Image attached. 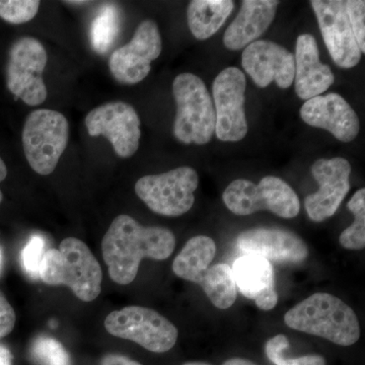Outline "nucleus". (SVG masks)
Here are the masks:
<instances>
[{"mask_svg":"<svg viewBox=\"0 0 365 365\" xmlns=\"http://www.w3.org/2000/svg\"><path fill=\"white\" fill-rule=\"evenodd\" d=\"M31 354L39 365H71V357L58 341L40 336L34 341Z\"/></svg>","mask_w":365,"mask_h":365,"instance_id":"nucleus-26","label":"nucleus"},{"mask_svg":"<svg viewBox=\"0 0 365 365\" xmlns=\"http://www.w3.org/2000/svg\"><path fill=\"white\" fill-rule=\"evenodd\" d=\"M11 353L4 345L0 344V365H11Z\"/></svg>","mask_w":365,"mask_h":365,"instance_id":"nucleus-33","label":"nucleus"},{"mask_svg":"<svg viewBox=\"0 0 365 365\" xmlns=\"http://www.w3.org/2000/svg\"><path fill=\"white\" fill-rule=\"evenodd\" d=\"M86 127L91 137L104 136L111 143L117 155L131 158L140 143V119L131 105L110 102L86 115Z\"/></svg>","mask_w":365,"mask_h":365,"instance_id":"nucleus-11","label":"nucleus"},{"mask_svg":"<svg viewBox=\"0 0 365 365\" xmlns=\"http://www.w3.org/2000/svg\"><path fill=\"white\" fill-rule=\"evenodd\" d=\"M16 313L4 294L0 292V339L9 335L16 325Z\"/></svg>","mask_w":365,"mask_h":365,"instance_id":"nucleus-31","label":"nucleus"},{"mask_svg":"<svg viewBox=\"0 0 365 365\" xmlns=\"http://www.w3.org/2000/svg\"><path fill=\"white\" fill-rule=\"evenodd\" d=\"M2 261H4V258H2V252L1 249H0V273H1L2 270Z\"/></svg>","mask_w":365,"mask_h":365,"instance_id":"nucleus-37","label":"nucleus"},{"mask_svg":"<svg viewBox=\"0 0 365 365\" xmlns=\"http://www.w3.org/2000/svg\"><path fill=\"white\" fill-rule=\"evenodd\" d=\"M46 252V241L41 235H33L21 251V265L26 275L32 279L40 278Z\"/></svg>","mask_w":365,"mask_h":365,"instance_id":"nucleus-29","label":"nucleus"},{"mask_svg":"<svg viewBox=\"0 0 365 365\" xmlns=\"http://www.w3.org/2000/svg\"><path fill=\"white\" fill-rule=\"evenodd\" d=\"M7 176V169L6 163H4L2 158H0V182L4 181Z\"/></svg>","mask_w":365,"mask_h":365,"instance_id":"nucleus-35","label":"nucleus"},{"mask_svg":"<svg viewBox=\"0 0 365 365\" xmlns=\"http://www.w3.org/2000/svg\"><path fill=\"white\" fill-rule=\"evenodd\" d=\"M232 270L235 285L245 297L255 300L262 311H271L276 307L278 294L271 262L246 255L235 260Z\"/></svg>","mask_w":365,"mask_h":365,"instance_id":"nucleus-19","label":"nucleus"},{"mask_svg":"<svg viewBox=\"0 0 365 365\" xmlns=\"http://www.w3.org/2000/svg\"><path fill=\"white\" fill-rule=\"evenodd\" d=\"M278 6L276 0H244L241 11L225 31L223 44L237 51L258 41L273 23Z\"/></svg>","mask_w":365,"mask_h":365,"instance_id":"nucleus-20","label":"nucleus"},{"mask_svg":"<svg viewBox=\"0 0 365 365\" xmlns=\"http://www.w3.org/2000/svg\"><path fill=\"white\" fill-rule=\"evenodd\" d=\"M285 324L299 332L318 336L340 346L360 338L359 318L343 300L329 294H314L285 314Z\"/></svg>","mask_w":365,"mask_h":365,"instance_id":"nucleus-2","label":"nucleus"},{"mask_svg":"<svg viewBox=\"0 0 365 365\" xmlns=\"http://www.w3.org/2000/svg\"><path fill=\"white\" fill-rule=\"evenodd\" d=\"M242 66L259 88L272 81L280 88H290L294 81V55L271 41H255L245 48Z\"/></svg>","mask_w":365,"mask_h":365,"instance_id":"nucleus-15","label":"nucleus"},{"mask_svg":"<svg viewBox=\"0 0 365 365\" xmlns=\"http://www.w3.org/2000/svg\"><path fill=\"white\" fill-rule=\"evenodd\" d=\"M102 365H143L122 355H108L103 359Z\"/></svg>","mask_w":365,"mask_h":365,"instance_id":"nucleus-32","label":"nucleus"},{"mask_svg":"<svg viewBox=\"0 0 365 365\" xmlns=\"http://www.w3.org/2000/svg\"><path fill=\"white\" fill-rule=\"evenodd\" d=\"M237 247L248 256L260 257L277 263H302L309 256L306 242L289 230L257 227L245 230L237 239Z\"/></svg>","mask_w":365,"mask_h":365,"instance_id":"nucleus-17","label":"nucleus"},{"mask_svg":"<svg viewBox=\"0 0 365 365\" xmlns=\"http://www.w3.org/2000/svg\"><path fill=\"white\" fill-rule=\"evenodd\" d=\"M47 61L44 46L33 37L16 40L9 50L7 88L31 107L43 104L47 98V88L43 79Z\"/></svg>","mask_w":365,"mask_h":365,"instance_id":"nucleus-9","label":"nucleus"},{"mask_svg":"<svg viewBox=\"0 0 365 365\" xmlns=\"http://www.w3.org/2000/svg\"><path fill=\"white\" fill-rule=\"evenodd\" d=\"M2 199H4V195H2V192L0 191V203L2 202Z\"/></svg>","mask_w":365,"mask_h":365,"instance_id":"nucleus-39","label":"nucleus"},{"mask_svg":"<svg viewBox=\"0 0 365 365\" xmlns=\"http://www.w3.org/2000/svg\"><path fill=\"white\" fill-rule=\"evenodd\" d=\"M300 117L309 126L330 132L341 143H351L359 133V118L339 93L309 98L302 105Z\"/></svg>","mask_w":365,"mask_h":365,"instance_id":"nucleus-16","label":"nucleus"},{"mask_svg":"<svg viewBox=\"0 0 365 365\" xmlns=\"http://www.w3.org/2000/svg\"><path fill=\"white\" fill-rule=\"evenodd\" d=\"M175 247L176 237L168 228L143 227L126 215L113 220L102 242L103 257L110 277L121 285L135 279L143 259L165 260Z\"/></svg>","mask_w":365,"mask_h":365,"instance_id":"nucleus-1","label":"nucleus"},{"mask_svg":"<svg viewBox=\"0 0 365 365\" xmlns=\"http://www.w3.org/2000/svg\"><path fill=\"white\" fill-rule=\"evenodd\" d=\"M68 4H88L86 1H68Z\"/></svg>","mask_w":365,"mask_h":365,"instance_id":"nucleus-38","label":"nucleus"},{"mask_svg":"<svg viewBox=\"0 0 365 365\" xmlns=\"http://www.w3.org/2000/svg\"><path fill=\"white\" fill-rule=\"evenodd\" d=\"M319 189L306 198L307 215L314 222L332 217L350 191L351 165L346 158H319L311 168Z\"/></svg>","mask_w":365,"mask_h":365,"instance_id":"nucleus-13","label":"nucleus"},{"mask_svg":"<svg viewBox=\"0 0 365 365\" xmlns=\"http://www.w3.org/2000/svg\"><path fill=\"white\" fill-rule=\"evenodd\" d=\"M184 365H211V364H204V362H189V364H186Z\"/></svg>","mask_w":365,"mask_h":365,"instance_id":"nucleus-36","label":"nucleus"},{"mask_svg":"<svg viewBox=\"0 0 365 365\" xmlns=\"http://www.w3.org/2000/svg\"><path fill=\"white\" fill-rule=\"evenodd\" d=\"M198 185L195 170L180 167L163 174L140 178L135 184V193L153 212L176 217L193 207L194 192Z\"/></svg>","mask_w":365,"mask_h":365,"instance_id":"nucleus-7","label":"nucleus"},{"mask_svg":"<svg viewBox=\"0 0 365 365\" xmlns=\"http://www.w3.org/2000/svg\"><path fill=\"white\" fill-rule=\"evenodd\" d=\"M327 49L336 66L353 68L361 59V51L353 35L343 0L311 1Z\"/></svg>","mask_w":365,"mask_h":365,"instance_id":"nucleus-14","label":"nucleus"},{"mask_svg":"<svg viewBox=\"0 0 365 365\" xmlns=\"http://www.w3.org/2000/svg\"><path fill=\"white\" fill-rule=\"evenodd\" d=\"M347 206L354 215V222L341 234L339 242L344 249L359 251L365 247V189L359 190Z\"/></svg>","mask_w":365,"mask_h":365,"instance_id":"nucleus-25","label":"nucleus"},{"mask_svg":"<svg viewBox=\"0 0 365 365\" xmlns=\"http://www.w3.org/2000/svg\"><path fill=\"white\" fill-rule=\"evenodd\" d=\"M246 76L237 67L223 69L213 81L215 134L225 143H237L248 133L245 112Z\"/></svg>","mask_w":365,"mask_h":365,"instance_id":"nucleus-10","label":"nucleus"},{"mask_svg":"<svg viewBox=\"0 0 365 365\" xmlns=\"http://www.w3.org/2000/svg\"><path fill=\"white\" fill-rule=\"evenodd\" d=\"M346 13L351 26L353 35L362 54L365 53V2L364 0L345 1Z\"/></svg>","mask_w":365,"mask_h":365,"instance_id":"nucleus-30","label":"nucleus"},{"mask_svg":"<svg viewBox=\"0 0 365 365\" xmlns=\"http://www.w3.org/2000/svg\"><path fill=\"white\" fill-rule=\"evenodd\" d=\"M289 347L287 336L277 335L266 343V355L275 365H326V360L321 355H307L299 359H287L283 351Z\"/></svg>","mask_w":365,"mask_h":365,"instance_id":"nucleus-27","label":"nucleus"},{"mask_svg":"<svg viewBox=\"0 0 365 365\" xmlns=\"http://www.w3.org/2000/svg\"><path fill=\"white\" fill-rule=\"evenodd\" d=\"M216 244L211 237L197 235L190 239L173 263L175 275L196 283L201 274L215 260Z\"/></svg>","mask_w":365,"mask_h":365,"instance_id":"nucleus-22","label":"nucleus"},{"mask_svg":"<svg viewBox=\"0 0 365 365\" xmlns=\"http://www.w3.org/2000/svg\"><path fill=\"white\" fill-rule=\"evenodd\" d=\"M120 13L114 4H106L91 25V47L98 54L109 51L120 30Z\"/></svg>","mask_w":365,"mask_h":365,"instance_id":"nucleus-24","label":"nucleus"},{"mask_svg":"<svg viewBox=\"0 0 365 365\" xmlns=\"http://www.w3.org/2000/svg\"><path fill=\"white\" fill-rule=\"evenodd\" d=\"M295 93L302 100L318 97L335 83L330 66L322 63L314 36H299L295 46Z\"/></svg>","mask_w":365,"mask_h":365,"instance_id":"nucleus-18","label":"nucleus"},{"mask_svg":"<svg viewBox=\"0 0 365 365\" xmlns=\"http://www.w3.org/2000/svg\"><path fill=\"white\" fill-rule=\"evenodd\" d=\"M235 7L230 0H193L188 6L190 31L197 40H207L220 31Z\"/></svg>","mask_w":365,"mask_h":365,"instance_id":"nucleus-21","label":"nucleus"},{"mask_svg":"<svg viewBox=\"0 0 365 365\" xmlns=\"http://www.w3.org/2000/svg\"><path fill=\"white\" fill-rule=\"evenodd\" d=\"M40 278L48 285H66L83 302L95 300L101 292L103 273L90 248L81 240L67 237L59 249L48 250Z\"/></svg>","mask_w":365,"mask_h":365,"instance_id":"nucleus-3","label":"nucleus"},{"mask_svg":"<svg viewBox=\"0 0 365 365\" xmlns=\"http://www.w3.org/2000/svg\"><path fill=\"white\" fill-rule=\"evenodd\" d=\"M105 328L115 337L133 341L155 353L169 351L178 339V329L169 319L143 307L112 312L105 319Z\"/></svg>","mask_w":365,"mask_h":365,"instance_id":"nucleus-8","label":"nucleus"},{"mask_svg":"<svg viewBox=\"0 0 365 365\" xmlns=\"http://www.w3.org/2000/svg\"><path fill=\"white\" fill-rule=\"evenodd\" d=\"M68 121L61 113L35 110L26 117L23 146L26 160L42 176L52 174L68 143Z\"/></svg>","mask_w":365,"mask_h":365,"instance_id":"nucleus-6","label":"nucleus"},{"mask_svg":"<svg viewBox=\"0 0 365 365\" xmlns=\"http://www.w3.org/2000/svg\"><path fill=\"white\" fill-rule=\"evenodd\" d=\"M162 37L155 21H143L128 44L113 53L109 60L113 78L122 85H136L150 74L151 62L160 57Z\"/></svg>","mask_w":365,"mask_h":365,"instance_id":"nucleus-12","label":"nucleus"},{"mask_svg":"<svg viewBox=\"0 0 365 365\" xmlns=\"http://www.w3.org/2000/svg\"><path fill=\"white\" fill-rule=\"evenodd\" d=\"M228 210L235 215H251L268 210L279 217L299 215L300 202L294 190L280 178L266 176L259 184L239 179L230 182L222 194Z\"/></svg>","mask_w":365,"mask_h":365,"instance_id":"nucleus-5","label":"nucleus"},{"mask_svg":"<svg viewBox=\"0 0 365 365\" xmlns=\"http://www.w3.org/2000/svg\"><path fill=\"white\" fill-rule=\"evenodd\" d=\"M196 284L203 288L213 306L220 309H230L237 299V288L232 270L227 264H216L206 269Z\"/></svg>","mask_w":365,"mask_h":365,"instance_id":"nucleus-23","label":"nucleus"},{"mask_svg":"<svg viewBox=\"0 0 365 365\" xmlns=\"http://www.w3.org/2000/svg\"><path fill=\"white\" fill-rule=\"evenodd\" d=\"M173 95L177 105L175 138L187 145L207 144L215 133V111L202 79L195 74H180L173 83Z\"/></svg>","mask_w":365,"mask_h":365,"instance_id":"nucleus-4","label":"nucleus"},{"mask_svg":"<svg viewBox=\"0 0 365 365\" xmlns=\"http://www.w3.org/2000/svg\"><path fill=\"white\" fill-rule=\"evenodd\" d=\"M222 365H257L254 362L250 361L248 359H228Z\"/></svg>","mask_w":365,"mask_h":365,"instance_id":"nucleus-34","label":"nucleus"},{"mask_svg":"<svg viewBox=\"0 0 365 365\" xmlns=\"http://www.w3.org/2000/svg\"><path fill=\"white\" fill-rule=\"evenodd\" d=\"M40 4L35 0H0V18L14 25L28 23L38 14Z\"/></svg>","mask_w":365,"mask_h":365,"instance_id":"nucleus-28","label":"nucleus"}]
</instances>
